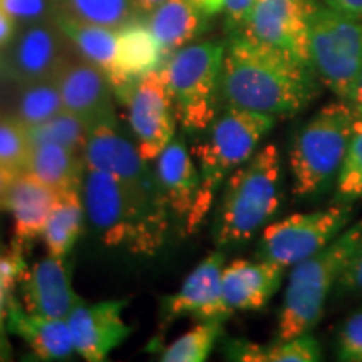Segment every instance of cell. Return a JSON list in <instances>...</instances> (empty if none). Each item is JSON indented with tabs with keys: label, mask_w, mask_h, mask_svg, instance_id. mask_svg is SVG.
Listing matches in <instances>:
<instances>
[{
	"label": "cell",
	"mask_w": 362,
	"mask_h": 362,
	"mask_svg": "<svg viewBox=\"0 0 362 362\" xmlns=\"http://www.w3.org/2000/svg\"><path fill=\"white\" fill-rule=\"evenodd\" d=\"M319 94L315 72L291 54L235 34L226 44L220 74V101L226 107L293 116Z\"/></svg>",
	"instance_id": "1"
},
{
	"label": "cell",
	"mask_w": 362,
	"mask_h": 362,
	"mask_svg": "<svg viewBox=\"0 0 362 362\" xmlns=\"http://www.w3.org/2000/svg\"><path fill=\"white\" fill-rule=\"evenodd\" d=\"M84 208L106 245H129L155 252L166 230L165 198L144 197L106 171L88 170L83 181Z\"/></svg>",
	"instance_id": "2"
},
{
	"label": "cell",
	"mask_w": 362,
	"mask_h": 362,
	"mask_svg": "<svg viewBox=\"0 0 362 362\" xmlns=\"http://www.w3.org/2000/svg\"><path fill=\"white\" fill-rule=\"evenodd\" d=\"M282 163L275 144L257 149L226 180L215 218L218 247L250 240L269 223L282 203Z\"/></svg>",
	"instance_id": "3"
},
{
	"label": "cell",
	"mask_w": 362,
	"mask_h": 362,
	"mask_svg": "<svg viewBox=\"0 0 362 362\" xmlns=\"http://www.w3.org/2000/svg\"><path fill=\"white\" fill-rule=\"evenodd\" d=\"M277 117L262 112L226 107L210 126V133L193 148L200 165V187L189 211L188 232H194L214 205V198L226 176L250 160L264 136L274 128Z\"/></svg>",
	"instance_id": "4"
},
{
	"label": "cell",
	"mask_w": 362,
	"mask_h": 362,
	"mask_svg": "<svg viewBox=\"0 0 362 362\" xmlns=\"http://www.w3.org/2000/svg\"><path fill=\"white\" fill-rule=\"evenodd\" d=\"M354 119L351 103L336 98L297 131L288 151L296 197H314L337 180L351 143Z\"/></svg>",
	"instance_id": "5"
},
{
	"label": "cell",
	"mask_w": 362,
	"mask_h": 362,
	"mask_svg": "<svg viewBox=\"0 0 362 362\" xmlns=\"http://www.w3.org/2000/svg\"><path fill=\"white\" fill-rule=\"evenodd\" d=\"M362 237V220L347 226L315 255L293 265L279 317V341L312 332Z\"/></svg>",
	"instance_id": "6"
},
{
	"label": "cell",
	"mask_w": 362,
	"mask_h": 362,
	"mask_svg": "<svg viewBox=\"0 0 362 362\" xmlns=\"http://www.w3.org/2000/svg\"><path fill=\"white\" fill-rule=\"evenodd\" d=\"M225 49L226 44L221 40L185 45L163 64L176 119L185 129L202 131L214 123Z\"/></svg>",
	"instance_id": "7"
},
{
	"label": "cell",
	"mask_w": 362,
	"mask_h": 362,
	"mask_svg": "<svg viewBox=\"0 0 362 362\" xmlns=\"http://www.w3.org/2000/svg\"><path fill=\"white\" fill-rule=\"evenodd\" d=\"M309 52L320 83L349 103L362 74V19L309 2Z\"/></svg>",
	"instance_id": "8"
},
{
	"label": "cell",
	"mask_w": 362,
	"mask_h": 362,
	"mask_svg": "<svg viewBox=\"0 0 362 362\" xmlns=\"http://www.w3.org/2000/svg\"><path fill=\"white\" fill-rule=\"evenodd\" d=\"M354 216L349 203H339L325 210L296 214L265 226L259 242L257 259L285 269L315 255L339 237Z\"/></svg>",
	"instance_id": "9"
},
{
	"label": "cell",
	"mask_w": 362,
	"mask_h": 362,
	"mask_svg": "<svg viewBox=\"0 0 362 362\" xmlns=\"http://www.w3.org/2000/svg\"><path fill=\"white\" fill-rule=\"evenodd\" d=\"M71 42L56 21L21 25L0 54L8 79L16 84L54 79L66 64Z\"/></svg>",
	"instance_id": "10"
},
{
	"label": "cell",
	"mask_w": 362,
	"mask_h": 362,
	"mask_svg": "<svg viewBox=\"0 0 362 362\" xmlns=\"http://www.w3.org/2000/svg\"><path fill=\"white\" fill-rule=\"evenodd\" d=\"M129 124L144 160H155L175 138L176 112L161 69L143 76L128 99Z\"/></svg>",
	"instance_id": "11"
},
{
	"label": "cell",
	"mask_w": 362,
	"mask_h": 362,
	"mask_svg": "<svg viewBox=\"0 0 362 362\" xmlns=\"http://www.w3.org/2000/svg\"><path fill=\"white\" fill-rule=\"evenodd\" d=\"M240 34L310 66L307 0H255Z\"/></svg>",
	"instance_id": "12"
},
{
	"label": "cell",
	"mask_w": 362,
	"mask_h": 362,
	"mask_svg": "<svg viewBox=\"0 0 362 362\" xmlns=\"http://www.w3.org/2000/svg\"><path fill=\"white\" fill-rule=\"evenodd\" d=\"M116 128V124H99L89 131L84 148L86 168L106 171L144 197L163 198L156 175L148 170L138 146Z\"/></svg>",
	"instance_id": "13"
},
{
	"label": "cell",
	"mask_w": 362,
	"mask_h": 362,
	"mask_svg": "<svg viewBox=\"0 0 362 362\" xmlns=\"http://www.w3.org/2000/svg\"><path fill=\"white\" fill-rule=\"evenodd\" d=\"M54 79L66 111L81 117L89 129L99 124H116L111 81L98 66L79 56L69 57Z\"/></svg>",
	"instance_id": "14"
},
{
	"label": "cell",
	"mask_w": 362,
	"mask_h": 362,
	"mask_svg": "<svg viewBox=\"0 0 362 362\" xmlns=\"http://www.w3.org/2000/svg\"><path fill=\"white\" fill-rule=\"evenodd\" d=\"M225 255L211 252L200 262V265L188 275L180 292L163 302V320L171 324L180 317H197L198 320L220 319L232 315L223 302L221 275H223Z\"/></svg>",
	"instance_id": "15"
},
{
	"label": "cell",
	"mask_w": 362,
	"mask_h": 362,
	"mask_svg": "<svg viewBox=\"0 0 362 362\" xmlns=\"http://www.w3.org/2000/svg\"><path fill=\"white\" fill-rule=\"evenodd\" d=\"M124 307L126 300L99 302L94 305L79 302L71 310L66 320L74 349L83 359L89 362L104 361L129 336V325H126L121 317Z\"/></svg>",
	"instance_id": "16"
},
{
	"label": "cell",
	"mask_w": 362,
	"mask_h": 362,
	"mask_svg": "<svg viewBox=\"0 0 362 362\" xmlns=\"http://www.w3.org/2000/svg\"><path fill=\"white\" fill-rule=\"evenodd\" d=\"M165 56L146 19H136L117 30V56L111 86L121 101L126 103L133 86L143 76L161 69Z\"/></svg>",
	"instance_id": "17"
},
{
	"label": "cell",
	"mask_w": 362,
	"mask_h": 362,
	"mask_svg": "<svg viewBox=\"0 0 362 362\" xmlns=\"http://www.w3.org/2000/svg\"><path fill=\"white\" fill-rule=\"evenodd\" d=\"M24 309L30 314L67 319L71 310L79 304V297L72 292L69 270L64 259L45 257L27 272L22 280Z\"/></svg>",
	"instance_id": "18"
},
{
	"label": "cell",
	"mask_w": 362,
	"mask_h": 362,
	"mask_svg": "<svg viewBox=\"0 0 362 362\" xmlns=\"http://www.w3.org/2000/svg\"><path fill=\"white\" fill-rule=\"evenodd\" d=\"M285 267L267 260H235L223 269L221 293L228 310H260L282 284Z\"/></svg>",
	"instance_id": "19"
},
{
	"label": "cell",
	"mask_w": 362,
	"mask_h": 362,
	"mask_svg": "<svg viewBox=\"0 0 362 362\" xmlns=\"http://www.w3.org/2000/svg\"><path fill=\"white\" fill-rule=\"evenodd\" d=\"M59 192L52 189L30 173L17 175L8 192L7 210L13 215L16 245L24 250L33 240L42 237L45 223L56 205Z\"/></svg>",
	"instance_id": "20"
},
{
	"label": "cell",
	"mask_w": 362,
	"mask_h": 362,
	"mask_svg": "<svg viewBox=\"0 0 362 362\" xmlns=\"http://www.w3.org/2000/svg\"><path fill=\"white\" fill-rule=\"evenodd\" d=\"M158 188L166 205L178 216H187L192 211L200 187V173L194 168L192 155L183 139H171L158 156L156 163Z\"/></svg>",
	"instance_id": "21"
},
{
	"label": "cell",
	"mask_w": 362,
	"mask_h": 362,
	"mask_svg": "<svg viewBox=\"0 0 362 362\" xmlns=\"http://www.w3.org/2000/svg\"><path fill=\"white\" fill-rule=\"evenodd\" d=\"M8 329L24 339L40 361H64L74 352V342L66 319H52L27 312L11 297Z\"/></svg>",
	"instance_id": "22"
},
{
	"label": "cell",
	"mask_w": 362,
	"mask_h": 362,
	"mask_svg": "<svg viewBox=\"0 0 362 362\" xmlns=\"http://www.w3.org/2000/svg\"><path fill=\"white\" fill-rule=\"evenodd\" d=\"M205 17L193 0H165L148 13L146 24L160 44L165 62L203 33Z\"/></svg>",
	"instance_id": "23"
},
{
	"label": "cell",
	"mask_w": 362,
	"mask_h": 362,
	"mask_svg": "<svg viewBox=\"0 0 362 362\" xmlns=\"http://www.w3.org/2000/svg\"><path fill=\"white\" fill-rule=\"evenodd\" d=\"M84 155L57 143H37L30 146L27 173L56 192L79 189L84 181Z\"/></svg>",
	"instance_id": "24"
},
{
	"label": "cell",
	"mask_w": 362,
	"mask_h": 362,
	"mask_svg": "<svg viewBox=\"0 0 362 362\" xmlns=\"http://www.w3.org/2000/svg\"><path fill=\"white\" fill-rule=\"evenodd\" d=\"M56 24L81 59L98 66L111 78L117 56V30L76 21L62 12L56 17Z\"/></svg>",
	"instance_id": "25"
},
{
	"label": "cell",
	"mask_w": 362,
	"mask_h": 362,
	"mask_svg": "<svg viewBox=\"0 0 362 362\" xmlns=\"http://www.w3.org/2000/svg\"><path fill=\"white\" fill-rule=\"evenodd\" d=\"M83 218L84 205L79 197V189L59 193L42 233L49 255L64 259L79 238Z\"/></svg>",
	"instance_id": "26"
},
{
	"label": "cell",
	"mask_w": 362,
	"mask_h": 362,
	"mask_svg": "<svg viewBox=\"0 0 362 362\" xmlns=\"http://www.w3.org/2000/svg\"><path fill=\"white\" fill-rule=\"evenodd\" d=\"M62 111H66V107L56 79H47L37 81V83L17 84L8 115L21 121L25 128H33V126L52 119Z\"/></svg>",
	"instance_id": "27"
},
{
	"label": "cell",
	"mask_w": 362,
	"mask_h": 362,
	"mask_svg": "<svg viewBox=\"0 0 362 362\" xmlns=\"http://www.w3.org/2000/svg\"><path fill=\"white\" fill-rule=\"evenodd\" d=\"M61 12L72 19L119 30L143 13L133 0H57Z\"/></svg>",
	"instance_id": "28"
},
{
	"label": "cell",
	"mask_w": 362,
	"mask_h": 362,
	"mask_svg": "<svg viewBox=\"0 0 362 362\" xmlns=\"http://www.w3.org/2000/svg\"><path fill=\"white\" fill-rule=\"evenodd\" d=\"M220 319L200 320V324L176 339L163 351L160 359L165 362H203L210 356L221 332Z\"/></svg>",
	"instance_id": "29"
},
{
	"label": "cell",
	"mask_w": 362,
	"mask_h": 362,
	"mask_svg": "<svg viewBox=\"0 0 362 362\" xmlns=\"http://www.w3.org/2000/svg\"><path fill=\"white\" fill-rule=\"evenodd\" d=\"M89 131L81 117L71 115L69 111H62L61 115L54 116L42 124L27 128V134H29L30 146L37 143H57L84 155Z\"/></svg>",
	"instance_id": "30"
},
{
	"label": "cell",
	"mask_w": 362,
	"mask_h": 362,
	"mask_svg": "<svg viewBox=\"0 0 362 362\" xmlns=\"http://www.w3.org/2000/svg\"><path fill=\"white\" fill-rule=\"evenodd\" d=\"M30 141L27 128L12 115H0V166L12 175L27 170Z\"/></svg>",
	"instance_id": "31"
},
{
	"label": "cell",
	"mask_w": 362,
	"mask_h": 362,
	"mask_svg": "<svg viewBox=\"0 0 362 362\" xmlns=\"http://www.w3.org/2000/svg\"><path fill=\"white\" fill-rule=\"evenodd\" d=\"M337 200L351 203L362 198V117L356 115L347 155L336 180Z\"/></svg>",
	"instance_id": "32"
},
{
	"label": "cell",
	"mask_w": 362,
	"mask_h": 362,
	"mask_svg": "<svg viewBox=\"0 0 362 362\" xmlns=\"http://www.w3.org/2000/svg\"><path fill=\"white\" fill-rule=\"evenodd\" d=\"M322 359L319 341L310 332L265 347L264 362H315Z\"/></svg>",
	"instance_id": "33"
},
{
	"label": "cell",
	"mask_w": 362,
	"mask_h": 362,
	"mask_svg": "<svg viewBox=\"0 0 362 362\" xmlns=\"http://www.w3.org/2000/svg\"><path fill=\"white\" fill-rule=\"evenodd\" d=\"M0 11L7 13L17 25L56 21L61 12L57 0H0Z\"/></svg>",
	"instance_id": "34"
},
{
	"label": "cell",
	"mask_w": 362,
	"mask_h": 362,
	"mask_svg": "<svg viewBox=\"0 0 362 362\" xmlns=\"http://www.w3.org/2000/svg\"><path fill=\"white\" fill-rule=\"evenodd\" d=\"M337 354L341 361L362 362V309L344 322L337 337Z\"/></svg>",
	"instance_id": "35"
},
{
	"label": "cell",
	"mask_w": 362,
	"mask_h": 362,
	"mask_svg": "<svg viewBox=\"0 0 362 362\" xmlns=\"http://www.w3.org/2000/svg\"><path fill=\"white\" fill-rule=\"evenodd\" d=\"M25 260L22 257V248L13 247L8 253L0 255V284H2L4 292L8 297L17 284L22 282L27 275Z\"/></svg>",
	"instance_id": "36"
},
{
	"label": "cell",
	"mask_w": 362,
	"mask_h": 362,
	"mask_svg": "<svg viewBox=\"0 0 362 362\" xmlns=\"http://www.w3.org/2000/svg\"><path fill=\"white\" fill-rule=\"evenodd\" d=\"M341 293H362V237L337 282Z\"/></svg>",
	"instance_id": "37"
},
{
	"label": "cell",
	"mask_w": 362,
	"mask_h": 362,
	"mask_svg": "<svg viewBox=\"0 0 362 362\" xmlns=\"http://www.w3.org/2000/svg\"><path fill=\"white\" fill-rule=\"evenodd\" d=\"M253 2L255 0H223V8L221 11L225 13V22L230 33H242Z\"/></svg>",
	"instance_id": "38"
},
{
	"label": "cell",
	"mask_w": 362,
	"mask_h": 362,
	"mask_svg": "<svg viewBox=\"0 0 362 362\" xmlns=\"http://www.w3.org/2000/svg\"><path fill=\"white\" fill-rule=\"evenodd\" d=\"M264 352L265 347L259 346V344L247 342V341H232L228 346L226 354L230 359L243 361V362H264Z\"/></svg>",
	"instance_id": "39"
},
{
	"label": "cell",
	"mask_w": 362,
	"mask_h": 362,
	"mask_svg": "<svg viewBox=\"0 0 362 362\" xmlns=\"http://www.w3.org/2000/svg\"><path fill=\"white\" fill-rule=\"evenodd\" d=\"M324 4L344 16L362 19V0H324Z\"/></svg>",
	"instance_id": "40"
},
{
	"label": "cell",
	"mask_w": 362,
	"mask_h": 362,
	"mask_svg": "<svg viewBox=\"0 0 362 362\" xmlns=\"http://www.w3.org/2000/svg\"><path fill=\"white\" fill-rule=\"evenodd\" d=\"M19 25L13 22L6 12L0 11V49H4L16 35Z\"/></svg>",
	"instance_id": "41"
},
{
	"label": "cell",
	"mask_w": 362,
	"mask_h": 362,
	"mask_svg": "<svg viewBox=\"0 0 362 362\" xmlns=\"http://www.w3.org/2000/svg\"><path fill=\"white\" fill-rule=\"evenodd\" d=\"M13 178H16V175L0 166V210H7L8 192H11Z\"/></svg>",
	"instance_id": "42"
},
{
	"label": "cell",
	"mask_w": 362,
	"mask_h": 362,
	"mask_svg": "<svg viewBox=\"0 0 362 362\" xmlns=\"http://www.w3.org/2000/svg\"><path fill=\"white\" fill-rule=\"evenodd\" d=\"M193 2L206 16H214V13L220 12L223 8V0H193Z\"/></svg>",
	"instance_id": "43"
},
{
	"label": "cell",
	"mask_w": 362,
	"mask_h": 362,
	"mask_svg": "<svg viewBox=\"0 0 362 362\" xmlns=\"http://www.w3.org/2000/svg\"><path fill=\"white\" fill-rule=\"evenodd\" d=\"M351 106L354 112L359 117H362V74H361V79L359 83H357L354 93H352V98H351Z\"/></svg>",
	"instance_id": "44"
},
{
	"label": "cell",
	"mask_w": 362,
	"mask_h": 362,
	"mask_svg": "<svg viewBox=\"0 0 362 362\" xmlns=\"http://www.w3.org/2000/svg\"><path fill=\"white\" fill-rule=\"evenodd\" d=\"M136 4V7L139 8V12L143 13V16H148L149 12L155 11L156 7H160L165 0H133Z\"/></svg>",
	"instance_id": "45"
},
{
	"label": "cell",
	"mask_w": 362,
	"mask_h": 362,
	"mask_svg": "<svg viewBox=\"0 0 362 362\" xmlns=\"http://www.w3.org/2000/svg\"><path fill=\"white\" fill-rule=\"evenodd\" d=\"M6 292H4L2 288V284H0V354H2L4 347H6V344H4V317H6V310H4V300H6Z\"/></svg>",
	"instance_id": "46"
},
{
	"label": "cell",
	"mask_w": 362,
	"mask_h": 362,
	"mask_svg": "<svg viewBox=\"0 0 362 362\" xmlns=\"http://www.w3.org/2000/svg\"><path fill=\"white\" fill-rule=\"evenodd\" d=\"M6 81H11V79H8L7 72H6V69H4L2 61H0V88H2V86H4V83H6Z\"/></svg>",
	"instance_id": "47"
}]
</instances>
